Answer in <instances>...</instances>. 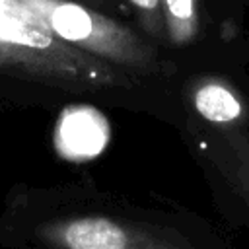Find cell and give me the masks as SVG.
<instances>
[{
    "label": "cell",
    "mask_w": 249,
    "mask_h": 249,
    "mask_svg": "<svg viewBox=\"0 0 249 249\" xmlns=\"http://www.w3.org/2000/svg\"><path fill=\"white\" fill-rule=\"evenodd\" d=\"M179 97L187 130L249 132V72L243 66L193 70Z\"/></svg>",
    "instance_id": "obj_4"
},
{
    "label": "cell",
    "mask_w": 249,
    "mask_h": 249,
    "mask_svg": "<svg viewBox=\"0 0 249 249\" xmlns=\"http://www.w3.org/2000/svg\"><path fill=\"white\" fill-rule=\"evenodd\" d=\"M237 58H239V64L249 72V23H247V29L243 33V39H241V45L237 51Z\"/></svg>",
    "instance_id": "obj_7"
},
{
    "label": "cell",
    "mask_w": 249,
    "mask_h": 249,
    "mask_svg": "<svg viewBox=\"0 0 249 249\" xmlns=\"http://www.w3.org/2000/svg\"><path fill=\"white\" fill-rule=\"evenodd\" d=\"M0 72L68 89L134 88L142 78L78 49L0 0Z\"/></svg>",
    "instance_id": "obj_2"
},
{
    "label": "cell",
    "mask_w": 249,
    "mask_h": 249,
    "mask_svg": "<svg viewBox=\"0 0 249 249\" xmlns=\"http://www.w3.org/2000/svg\"><path fill=\"white\" fill-rule=\"evenodd\" d=\"M29 21L78 49L97 54L138 78H175L177 62L146 37L76 0H8Z\"/></svg>",
    "instance_id": "obj_3"
},
{
    "label": "cell",
    "mask_w": 249,
    "mask_h": 249,
    "mask_svg": "<svg viewBox=\"0 0 249 249\" xmlns=\"http://www.w3.org/2000/svg\"><path fill=\"white\" fill-rule=\"evenodd\" d=\"M2 249H208L169 212L93 187L10 191L0 210Z\"/></svg>",
    "instance_id": "obj_1"
},
{
    "label": "cell",
    "mask_w": 249,
    "mask_h": 249,
    "mask_svg": "<svg viewBox=\"0 0 249 249\" xmlns=\"http://www.w3.org/2000/svg\"><path fill=\"white\" fill-rule=\"evenodd\" d=\"M210 181L249 216V132L187 130Z\"/></svg>",
    "instance_id": "obj_5"
},
{
    "label": "cell",
    "mask_w": 249,
    "mask_h": 249,
    "mask_svg": "<svg viewBox=\"0 0 249 249\" xmlns=\"http://www.w3.org/2000/svg\"><path fill=\"white\" fill-rule=\"evenodd\" d=\"M76 2H82L86 6H93V4H103V0H76Z\"/></svg>",
    "instance_id": "obj_8"
},
{
    "label": "cell",
    "mask_w": 249,
    "mask_h": 249,
    "mask_svg": "<svg viewBox=\"0 0 249 249\" xmlns=\"http://www.w3.org/2000/svg\"><path fill=\"white\" fill-rule=\"evenodd\" d=\"M136 12L140 29L158 45H165V29L160 0H128Z\"/></svg>",
    "instance_id": "obj_6"
}]
</instances>
